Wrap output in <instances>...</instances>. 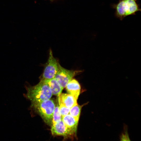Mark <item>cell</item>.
Returning a JSON list of instances; mask_svg holds the SVG:
<instances>
[{
    "instance_id": "cell-1",
    "label": "cell",
    "mask_w": 141,
    "mask_h": 141,
    "mask_svg": "<svg viewBox=\"0 0 141 141\" xmlns=\"http://www.w3.org/2000/svg\"><path fill=\"white\" fill-rule=\"evenodd\" d=\"M25 87L26 92L24 96L31 101V105L50 99L52 95L49 87L41 80L34 86L26 85Z\"/></svg>"
},
{
    "instance_id": "cell-7",
    "label": "cell",
    "mask_w": 141,
    "mask_h": 141,
    "mask_svg": "<svg viewBox=\"0 0 141 141\" xmlns=\"http://www.w3.org/2000/svg\"><path fill=\"white\" fill-rule=\"evenodd\" d=\"M66 87L67 92L77 100L81 90V87L78 82L75 79L73 78L68 83Z\"/></svg>"
},
{
    "instance_id": "cell-3",
    "label": "cell",
    "mask_w": 141,
    "mask_h": 141,
    "mask_svg": "<svg viewBox=\"0 0 141 141\" xmlns=\"http://www.w3.org/2000/svg\"><path fill=\"white\" fill-rule=\"evenodd\" d=\"M31 107L40 115L47 124L52 125L53 114L55 107L53 100H47L31 105Z\"/></svg>"
},
{
    "instance_id": "cell-8",
    "label": "cell",
    "mask_w": 141,
    "mask_h": 141,
    "mask_svg": "<svg viewBox=\"0 0 141 141\" xmlns=\"http://www.w3.org/2000/svg\"><path fill=\"white\" fill-rule=\"evenodd\" d=\"M59 104H62L69 108L77 104V100L69 94L61 93L58 96Z\"/></svg>"
},
{
    "instance_id": "cell-9",
    "label": "cell",
    "mask_w": 141,
    "mask_h": 141,
    "mask_svg": "<svg viewBox=\"0 0 141 141\" xmlns=\"http://www.w3.org/2000/svg\"><path fill=\"white\" fill-rule=\"evenodd\" d=\"M41 80H43L49 86L52 95L58 96L61 93L63 88L55 78Z\"/></svg>"
},
{
    "instance_id": "cell-10",
    "label": "cell",
    "mask_w": 141,
    "mask_h": 141,
    "mask_svg": "<svg viewBox=\"0 0 141 141\" xmlns=\"http://www.w3.org/2000/svg\"><path fill=\"white\" fill-rule=\"evenodd\" d=\"M62 120L68 128L74 133L76 132L78 121L69 114L62 117Z\"/></svg>"
},
{
    "instance_id": "cell-11",
    "label": "cell",
    "mask_w": 141,
    "mask_h": 141,
    "mask_svg": "<svg viewBox=\"0 0 141 141\" xmlns=\"http://www.w3.org/2000/svg\"><path fill=\"white\" fill-rule=\"evenodd\" d=\"M83 105H80L77 104L70 108L69 114L78 121L81 110Z\"/></svg>"
},
{
    "instance_id": "cell-4",
    "label": "cell",
    "mask_w": 141,
    "mask_h": 141,
    "mask_svg": "<svg viewBox=\"0 0 141 141\" xmlns=\"http://www.w3.org/2000/svg\"><path fill=\"white\" fill-rule=\"evenodd\" d=\"M59 63L54 57L51 50H49L48 59L45 65L40 79H50L54 78L58 70Z\"/></svg>"
},
{
    "instance_id": "cell-2",
    "label": "cell",
    "mask_w": 141,
    "mask_h": 141,
    "mask_svg": "<svg viewBox=\"0 0 141 141\" xmlns=\"http://www.w3.org/2000/svg\"><path fill=\"white\" fill-rule=\"evenodd\" d=\"M111 6L115 10V16L121 20L127 16L135 15L137 12L141 11L137 0H119L117 3Z\"/></svg>"
},
{
    "instance_id": "cell-14",
    "label": "cell",
    "mask_w": 141,
    "mask_h": 141,
    "mask_svg": "<svg viewBox=\"0 0 141 141\" xmlns=\"http://www.w3.org/2000/svg\"><path fill=\"white\" fill-rule=\"evenodd\" d=\"M50 0V1H52V0Z\"/></svg>"
},
{
    "instance_id": "cell-6",
    "label": "cell",
    "mask_w": 141,
    "mask_h": 141,
    "mask_svg": "<svg viewBox=\"0 0 141 141\" xmlns=\"http://www.w3.org/2000/svg\"><path fill=\"white\" fill-rule=\"evenodd\" d=\"M52 134L54 135L67 136L74 134V133L65 125L62 120L52 124L51 128Z\"/></svg>"
},
{
    "instance_id": "cell-12",
    "label": "cell",
    "mask_w": 141,
    "mask_h": 141,
    "mask_svg": "<svg viewBox=\"0 0 141 141\" xmlns=\"http://www.w3.org/2000/svg\"><path fill=\"white\" fill-rule=\"evenodd\" d=\"M62 117L60 112L59 106L55 107L53 114L52 124H54L62 120Z\"/></svg>"
},
{
    "instance_id": "cell-5",
    "label": "cell",
    "mask_w": 141,
    "mask_h": 141,
    "mask_svg": "<svg viewBox=\"0 0 141 141\" xmlns=\"http://www.w3.org/2000/svg\"><path fill=\"white\" fill-rule=\"evenodd\" d=\"M81 70L67 69L62 67L59 64L58 71L55 78L63 88L75 76L82 72Z\"/></svg>"
},
{
    "instance_id": "cell-13",
    "label": "cell",
    "mask_w": 141,
    "mask_h": 141,
    "mask_svg": "<svg viewBox=\"0 0 141 141\" xmlns=\"http://www.w3.org/2000/svg\"><path fill=\"white\" fill-rule=\"evenodd\" d=\"M59 105V110L62 117L69 114L70 108H68L62 104Z\"/></svg>"
}]
</instances>
